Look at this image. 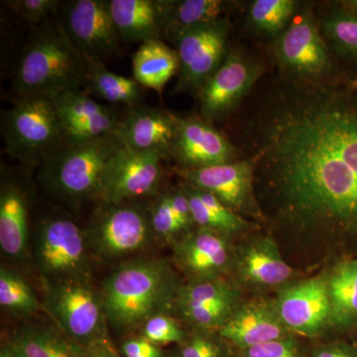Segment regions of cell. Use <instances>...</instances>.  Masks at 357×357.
<instances>
[{
  "mask_svg": "<svg viewBox=\"0 0 357 357\" xmlns=\"http://www.w3.org/2000/svg\"><path fill=\"white\" fill-rule=\"evenodd\" d=\"M241 131L279 222L357 234V91L279 77Z\"/></svg>",
  "mask_w": 357,
  "mask_h": 357,
  "instance_id": "cell-1",
  "label": "cell"
},
{
  "mask_svg": "<svg viewBox=\"0 0 357 357\" xmlns=\"http://www.w3.org/2000/svg\"><path fill=\"white\" fill-rule=\"evenodd\" d=\"M181 285L174 268L162 258L121 262L100 291L109 326L128 335L139 332L155 314H173Z\"/></svg>",
  "mask_w": 357,
  "mask_h": 357,
  "instance_id": "cell-2",
  "label": "cell"
},
{
  "mask_svg": "<svg viewBox=\"0 0 357 357\" xmlns=\"http://www.w3.org/2000/svg\"><path fill=\"white\" fill-rule=\"evenodd\" d=\"M86 60L76 50L58 20H47L30 37L14 76L17 98L46 96L84 89Z\"/></svg>",
  "mask_w": 357,
  "mask_h": 357,
  "instance_id": "cell-3",
  "label": "cell"
},
{
  "mask_svg": "<svg viewBox=\"0 0 357 357\" xmlns=\"http://www.w3.org/2000/svg\"><path fill=\"white\" fill-rule=\"evenodd\" d=\"M121 146L115 134L93 140H67L40 165V178L68 206L96 203L105 168Z\"/></svg>",
  "mask_w": 357,
  "mask_h": 357,
  "instance_id": "cell-4",
  "label": "cell"
},
{
  "mask_svg": "<svg viewBox=\"0 0 357 357\" xmlns=\"http://www.w3.org/2000/svg\"><path fill=\"white\" fill-rule=\"evenodd\" d=\"M6 154L21 165L40 167L67 141L62 119L53 98H16L2 110L0 123Z\"/></svg>",
  "mask_w": 357,
  "mask_h": 357,
  "instance_id": "cell-5",
  "label": "cell"
},
{
  "mask_svg": "<svg viewBox=\"0 0 357 357\" xmlns=\"http://www.w3.org/2000/svg\"><path fill=\"white\" fill-rule=\"evenodd\" d=\"M32 258L42 283L91 282V256L84 229L73 218L50 213L35 223Z\"/></svg>",
  "mask_w": 357,
  "mask_h": 357,
  "instance_id": "cell-6",
  "label": "cell"
},
{
  "mask_svg": "<svg viewBox=\"0 0 357 357\" xmlns=\"http://www.w3.org/2000/svg\"><path fill=\"white\" fill-rule=\"evenodd\" d=\"M271 52L281 79L310 86L335 84L330 47L307 4L298 8L287 29L274 40Z\"/></svg>",
  "mask_w": 357,
  "mask_h": 357,
  "instance_id": "cell-7",
  "label": "cell"
},
{
  "mask_svg": "<svg viewBox=\"0 0 357 357\" xmlns=\"http://www.w3.org/2000/svg\"><path fill=\"white\" fill-rule=\"evenodd\" d=\"M91 255L103 262L121 261L155 241L148 201L96 202L84 227Z\"/></svg>",
  "mask_w": 357,
  "mask_h": 357,
  "instance_id": "cell-8",
  "label": "cell"
},
{
  "mask_svg": "<svg viewBox=\"0 0 357 357\" xmlns=\"http://www.w3.org/2000/svg\"><path fill=\"white\" fill-rule=\"evenodd\" d=\"M42 307L68 340L84 349L110 344L109 321L91 282L43 283Z\"/></svg>",
  "mask_w": 357,
  "mask_h": 357,
  "instance_id": "cell-9",
  "label": "cell"
},
{
  "mask_svg": "<svg viewBox=\"0 0 357 357\" xmlns=\"http://www.w3.org/2000/svg\"><path fill=\"white\" fill-rule=\"evenodd\" d=\"M227 17L199 26L176 40L178 57L175 93L198 95L199 89L222 64L230 50Z\"/></svg>",
  "mask_w": 357,
  "mask_h": 357,
  "instance_id": "cell-10",
  "label": "cell"
},
{
  "mask_svg": "<svg viewBox=\"0 0 357 357\" xmlns=\"http://www.w3.org/2000/svg\"><path fill=\"white\" fill-rule=\"evenodd\" d=\"M159 154L119 148L102 178L98 202L124 203L149 201L163 188L164 162Z\"/></svg>",
  "mask_w": 357,
  "mask_h": 357,
  "instance_id": "cell-11",
  "label": "cell"
},
{
  "mask_svg": "<svg viewBox=\"0 0 357 357\" xmlns=\"http://www.w3.org/2000/svg\"><path fill=\"white\" fill-rule=\"evenodd\" d=\"M58 14L70 43L86 60L105 63L119 53L121 39L107 0L65 1Z\"/></svg>",
  "mask_w": 357,
  "mask_h": 357,
  "instance_id": "cell-12",
  "label": "cell"
},
{
  "mask_svg": "<svg viewBox=\"0 0 357 357\" xmlns=\"http://www.w3.org/2000/svg\"><path fill=\"white\" fill-rule=\"evenodd\" d=\"M263 65L238 48H230L222 64L204 84L197 98L199 117L208 123L231 114L262 76Z\"/></svg>",
  "mask_w": 357,
  "mask_h": 357,
  "instance_id": "cell-13",
  "label": "cell"
},
{
  "mask_svg": "<svg viewBox=\"0 0 357 357\" xmlns=\"http://www.w3.org/2000/svg\"><path fill=\"white\" fill-rule=\"evenodd\" d=\"M182 181L215 195L227 208L241 217L264 220L255 189V165L246 158L199 169L174 168Z\"/></svg>",
  "mask_w": 357,
  "mask_h": 357,
  "instance_id": "cell-14",
  "label": "cell"
},
{
  "mask_svg": "<svg viewBox=\"0 0 357 357\" xmlns=\"http://www.w3.org/2000/svg\"><path fill=\"white\" fill-rule=\"evenodd\" d=\"M29 166L1 164L0 180V249L7 260L22 262L30 237L32 189ZM34 168V167H33Z\"/></svg>",
  "mask_w": 357,
  "mask_h": 357,
  "instance_id": "cell-15",
  "label": "cell"
},
{
  "mask_svg": "<svg viewBox=\"0 0 357 357\" xmlns=\"http://www.w3.org/2000/svg\"><path fill=\"white\" fill-rule=\"evenodd\" d=\"M273 302L282 323L295 337H317L331 328L326 273L289 284Z\"/></svg>",
  "mask_w": 357,
  "mask_h": 357,
  "instance_id": "cell-16",
  "label": "cell"
},
{
  "mask_svg": "<svg viewBox=\"0 0 357 357\" xmlns=\"http://www.w3.org/2000/svg\"><path fill=\"white\" fill-rule=\"evenodd\" d=\"M171 245L174 265L187 282L231 279L236 255L231 237L195 227Z\"/></svg>",
  "mask_w": 357,
  "mask_h": 357,
  "instance_id": "cell-17",
  "label": "cell"
},
{
  "mask_svg": "<svg viewBox=\"0 0 357 357\" xmlns=\"http://www.w3.org/2000/svg\"><path fill=\"white\" fill-rule=\"evenodd\" d=\"M295 270L284 260L273 237H251L236 246L231 279L241 290L278 292L295 282Z\"/></svg>",
  "mask_w": 357,
  "mask_h": 357,
  "instance_id": "cell-18",
  "label": "cell"
},
{
  "mask_svg": "<svg viewBox=\"0 0 357 357\" xmlns=\"http://www.w3.org/2000/svg\"><path fill=\"white\" fill-rule=\"evenodd\" d=\"M176 169H199L241 160L238 149L201 117H178L171 146Z\"/></svg>",
  "mask_w": 357,
  "mask_h": 357,
  "instance_id": "cell-19",
  "label": "cell"
},
{
  "mask_svg": "<svg viewBox=\"0 0 357 357\" xmlns=\"http://www.w3.org/2000/svg\"><path fill=\"white\" fill-rule=\"evenodd\" d=\"M218 333L236 351L294 335L282 323L273 299L263 296L243 300Z\"/></svg>",
  "mask_w": 357,
  "mask_h": 357,
  "instance_id": "cell-20",
  "label": "cell"
},
{
  "mask_svg": "<svg viewBox=\"0 0 357 357\" xmlns=\"http://www.w3.org/2000/svg\"><path fill=\"white\" fill-rule=\"evenodd\" d=\"M178 116L165 109L140 105L129 107L122 114L115 135L123 146L137 152L161 155L171 160V146Z\"/></svg>",
  "mask_w": 357,
  "mask_h": 357,
  "instance_id": "cell-21",
  "label": "cell"
},
{
  "mask_svg": "<svg viewBox=\"0 0 357 357\" xmlns=\"http://www.w3.org/2000/svg\"><path fill=\"white\" fill-rule=\"evenodd\" d=\"M67 140L86 141L116 133L122 114L100 105L84 89L66 91L54 96Z\"/></svg>",
  "mask_w": 357,
  "mask_h": 357,
  "instance_id": "cell-22",
  "label": "cell"
},
{
  "mask_svg": "<svg viewBox=\"0 0 357 357\" xmlns=\"http://www.w3.org/2000/svg\"><path fill=\"white\" fill-rule=\"evenodd\" d=\"M236 4L225 0H161L163 39L174 44L194 28L227 17Z\"/></svg>",
  "mask_w": 357,
  "mask_h": 357,
  "instance_id": "cell-23",
  "label": "cell"
},
{
  "mask_svg": "<svg viewBox=\"0 0 357 357\" xmlns=\"http://www.w3.org/2000/svg\"><path fill=\"white\" fill-rule=\"evenodd\" d=\"M121 41L163 40L161 0H107Z\"/></svg>",
  "mask_w": 357,
  "mask_h": 357,
  "instance_id": "cell-24",
  "label": "cell"
},
{
  "mask_svg": "<svg viewBox=\"0 0 357 357\" xmlns=\"http://www.w3.org/2000/svg\"><path fill=\"white\" fill-rule=\"evenodd\" d=\"M150 222L155 238L172 244L195 229L191 206L182 185L168 188L148 201Z\"/></svg>",
  "mask_w": 357,
  "mask_h": 357,
  "instance_id": "cell-25",
  "label": "cell"
},
{
  "mask_svg": "<svg viewBox=\"0 0 357 357\" xmlns=\"http://www.w3.org/2000/svg\"><path fill=\"white\" fill-rule=\"evenodd\" d=\"M331 303V328L357 330V257L338 262L326 273Z\"/></svg>",
  "mask_w": 357,
  "mask_h": 357,
  "instance_id": "cell-26",
  "label": "cell"
},
{
  "mask_svg": "<svg viewBox=\"0 0 357 357\" xmlns=\"http://www.w3.org/2000/svg\"><path fill=\"white\" fill-rule=\"evenodd\" d=\"M181 185L189 199L196 227L232 237L248 232L255 227V223L230 210L211 192L199 189L185 181H182Z\"/></svg>",
  "mask_w": 357,
  "mask_h": 357,
  "instance_id": "cell-27",
  "label": "cell"
},
{
  "mask_svg": "<svg viewBox=\"0 0 357 357\" xmlns=\"http://www.w3.org/2000/svg\"><path fill=\"white\" fill-rule=\"evenodd\" d=\"M134 79L142 88L162 93L167 83L178 72L176 49L163 40H150L140 45L132 58Z\"/></svg>",
  "mask_w": 357,
  "mask_h": 357,
  "instance_id": "cell-28",
  "label": "cell"
},
{
  "mask_svg": "<svg viewBox=\"0 0 357 357\" xmlns=\"http://www.w3.org/2000/svg\"><path fill=\"white\" fill-rule=\"evenodd\" d=\"M84 89L89 95L128 109L144 103V88L134 79L110 72L102 62L86 60Z\"/></svg>",
  "mask_w": 357,
  "mask_h": 357,
  "instance_id": "cell-29",
  "label": "cell"
},
{
  "mask_svg": "<svg viewBox=\"0 0 357 357\" xmlns=\"http://www.w3.org/2000/svg\"><path fill=\"white\" fill-rule=\"evenodd\" d=\"M13 340L24 357H79V347L57 328L27 326Z\"/></svg>",
  "mask_w": 357,
  "mask_h": 357,
  "instance_id": "cell-30",
  "label": "cell"
},
{
  "mask_svg": "<svg viewBox=\"0 0 357 357\" xmlns=\"http://www.w3.org/2000/svg\"><path fill=\"white\" fill-rule=\"evenodd\" d=\"M300 4L295 0H255L249 4V28L259 36L276 39L287 29Z\"/></svg>",
  "mask_w": 357,
  "mask_h": 357,
  "instance_id": "cell-31",
  "label": "cell"
},
{
  "mask_svg": "<svg viewBox=\"0 0 357 357\" xmlns=\"http://www.w3.org/2000/svg\"><path fill=\"white\" fill-rule=\"evenodd\" d=\"M0 307L17 318L33 316L43 307L22 275L3 265L0 268Z\"/></svg>",
  "mask_w": 357,
  "mask_h": 357,
  "instance_id": "cell-32",
  "label": "cell"
},
{
  "mask_svg": "<svg viewBox=\"0 0 357 357\" xmlns=\"http://www.w3.org/2000/svg\"><path fill=\"white\" fill-rule=\"evenodd\" d=\"M321 35L333 50L347 59L357 61V13L337 8L326 13L318 21Z\"/></svg>",
  "mask_w": 357,
  "mask_h": 357,
  "instance_id": "cell-33",
  "label": "cell"
},
{
  "mask_svg": "<svg viewBox=\"0 0 357 357\" xmlns=\"http://www.w3.org/2000/svg\"><path fill=\"white\" fill-rule=\"evenodd\" d=\"M229 347L218 332L191 328L178 352L181 357H232Z\"/></svg>",
  "mask_w": 357,
  "mask_h": 357,
  "instance_id": "cell-34",
  "label": "cell"
},
{
  "mask_svg": "<svg viewBox=\"0 0 357 357\" xmlns=\"http://www.w3.org/2000/svg\"><path fill=\"white\" fill-rule=\"evenodd\" d=\"M138 333L160 347L172 344L180 345L188 333L171 312L155 314L148 319Z\"/></svg>",
  "mask_w": 357,
  "mask_h": 357,
  "instance_id": "cell-35",
  "label": "cell"
},
{
  "mask_svg": "<svg viewBox=\"0 0 357 357\" xmlns=\"http://www.w3.org/2000/svg\"><path fill=\"white\" fill-rule=\"evenodd\" d=\"M62 3L59 0H13L4 2V6L27 24L38 27L58 14Z\"/></svg>",
  "mask_w": 357,
  "mask_h": 357,
  "instance_id": "cell-36",
  "label": "cell"
},
{
  "mask_svg": "<svg viewBox=\"0 0 357 357\" xmlns=\"http://www.w3.org/2000/svg\"><path fill=\"white\" fill-rule=\"evenodd\" d=\"M236 357H304L295 335L237 351Z\"/></svg>",
  "mask_w": 357,
  "mask_h": 357,
  "instance_id": "cell-37",
  "label": "cell"
},
{
  "mask_svg": "<svg viewBox=\"0 0 357 357\" xmlns=\"http://www.w3.org/2000/svg\"><path fill=\"white\" fill-rule=\"evenodd\" d=\"M119 351L123 357L167 356L162 347L152 344L139 333L126 335L119 344Z\"/></svg>",
  "mask_w": 357,
  "mask_h": 357,
  "instance_id": "cell-38",
  "label": "cell"
},
{
  "mask_svg": "<svg viewBox=\"0 0 357 357\" xmlns=\"http://www.w3.org/2000/svg\"><path fill=\"white\" fill-rule=\"evenodd\" d=\"M310 357H357V345L345 342H330L314 349Z\"/></svg>",
  "mask_w": 357,
  "mask_h": 357,
  "instance_id": "cell-39",
  "label": "cell"
},
{
  "mask_svg": "<svg viewBox=\"0 0 357 357\" xmlns=\"http://www.w3.org/2000/svg\"><path fill=\"white\" fill-rule=\"evenodd\" d=\"M79 347V357H123L112 342L84 349Z\"/></svg>",
  "mask_w": 357,
  "mask_h": 357,
  "instance_id": "cell-40",
  "label": "cell"
},
{
  "mask_svg": "<svg viewBox=\"0 0 357 357\" xmlns=\"http://www.w3.org/2000/svg\"><path fill=\"white\" fill-rule=\"evenodd\" d=\"M0 357H24V356L11 338V340L2 342L1 347H0Z\"/></svg>",
  "mask_w": 357,
  "mask_h": 357,
  "instance_id": "cell-41",
  "label": "cell"
},
{
  "mask_svg": "<svg viewBox=\"0 0 357 357\" xmlns=\"http://www.w3.org/2000/svg\"><path fill=\"white\" fill-rule=\"evenodd\" d=\"M340 6L351 13H357V0H347V1H340Z\"/></svg>",
  "mask_w": 357,
  "mask_h": 357,
  "instance_id": "cell-42",
  "label": "cell"
},
{
  "mask_svg": "<svg viewBox=\"0 0 357 357\" xmlns=\"http://www.w3.org/2000/svg\"><path fill=\"white\" fill-rule=\"evenodd\" d=\"M347 86L349 89H354V91H357V77L352 79L349 84H347Z\"/></svg>",
  "mask_w": 357,
  "mask_h": 357,
  "instance_id": "cell-43",
  "label": "cell"
},
{
  "mask_svg": "<svg viewBox=\"0 0 357 357\" xmlns=\"http://www.w3.org/2000/svg\"><path fill=\"white\" fill-rule=\"evenodd\" d=\"M166 357H181L180 354L178 352H174V354H168Z\"/></svg>",
  "mask_w": 357,
  "mask_h": 357,
  "instance_id": "cell-44",
  "label": "cell"
},
{
  "mask_svg": "<svg viewBox=\"0 0 357 357\" xmlns=\"http://www.w3.org/2000/svg\"><path fill=\"white\" fill-rule=\"evenodd\" d=\"M357 331V330H356Z\"/></svg>",
  "mask_w": 357,
  "mask_h": 357,
  "instance_id": "cell-45",
  "label": "cell"
}]
</instances>
